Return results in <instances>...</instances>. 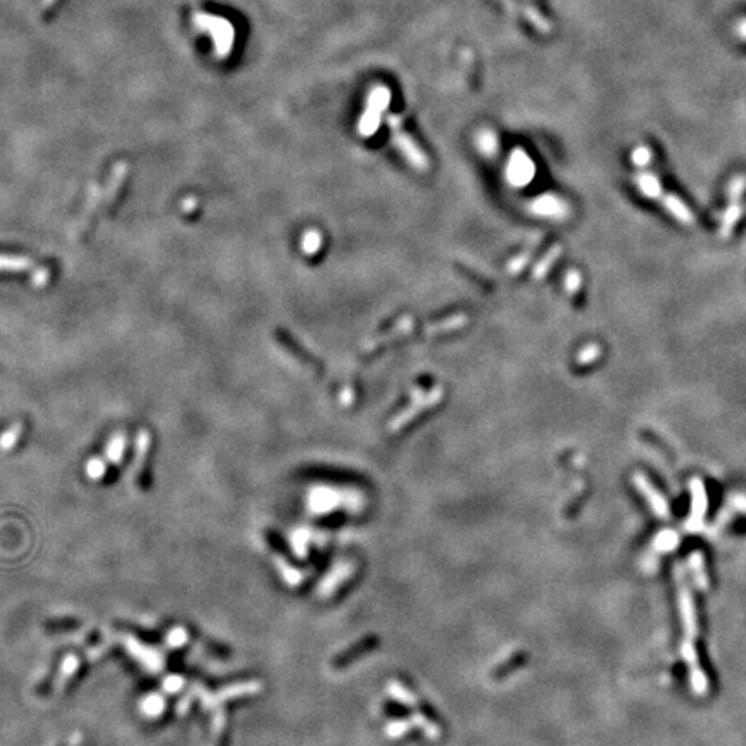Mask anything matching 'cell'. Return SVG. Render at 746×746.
<instances>
[{"label":"cell","instance_id":"5","mask_svg":"<svg viewBox=\"0 0 746 746\" xmlns=\"http://www.w3.org/2000/svg\"><path fill=\"white\" fill-rule=\"evenodd\" d=\"M505 173L510 185L520 189V187H527V185L534 180V177H536V166H534V161L530 159L525 150L515 149L510 154Z\"/></svg>","mask_w":746,"mask_h":746},{"label":"cell","instance_id":"18","mask_svg":"<svg viewBox=\"0 0 746 746\" xmlns=\"http://www.w3.org/2000/svg\"><path fill=\"white\" fill-rule=\"evenodd\" d=\"M411 327H413V320H411V318H409V317H406V318H405V320H401V321H399V324H398V325H396V327H394V328H392V330H391V332H389V334H387V335H384V337H377V339H375V341L368 342V344H366V346H368V348H365V349H366V351H368V349H373V348H377V346H378V344H384V342L394 341V339L401 337V335H403V334H406V332H409V330H411Z\"/></svg>","mask_w":746,"mask_h":746},{"label":"cell","instance_id":"28","mask_svg":"<svg viewBox=\"0 0 746 746\" xmlns=\"http://www.w3.org/2000/svg\"><path fill=\"white\" fill-rule=\"evenodd\" d=\"M49 277H50L49 270H47V268H40V270H36L35 277L32 278V282L35 287H42V285H45L47 282H49Z\"/></svg>","mask_w":746,"mask_h":746},{"label":"cell","instance_id":"22","mask_svg":"<svg viewBox=\"0 0 746 746\" xmlns=\"http://www.w3.org/2000/svg\"><path fill=\"white\" fill-rule=\"evenodd\" d=\"M21 432H23L21 423H14V425L9 427V429L4 432V436L0 438V448H2V449L14 448L16 442H18V439H19V436H21Z\"/></svg>","mask_w":746,"mask_h":746},{"label":"cell","instance_id":"1","mask_svg":"<svg viewBox=\"0 0 746 746\" xmlns=\"http://www.w3.org/2000/svg\"><path fill=\"white\" fill-rule=\"evenodd\" d=\"M194 23L201 32L207 33L213 38L214 52L218 59H225L230 54L235 40V30L228 19L218 18V16L206 14V12H196L194 14Z\"/></svg>","mask_w":746,"mask_h":746},{"label":"cell","instance_id":"9","mask_svg":"<svg viewBox=\"0 0 746 746\" xmlns=\"http://www.w3.org/2000/svg\"><path fill=\"white\" fill-rule=\"evenodd\" d=\"M377 637H373V636H368L365 637V640L358 641V643H354L352 646H349L348 650L344 651L342 655H339L337 658H335V667H346V665L352 664L354 660H358L359 657H363L365 653H368L372 648L377 646Z\"/></svg>","mask_w":746,"mask_h":746},{"label":"cell","instance_id":"23","mask_svg":"<svg viewBox=\"0 0 746 746\" xmlns=\"http://www.w3.org/2000/svg\"><path fill=\"white\" fill-rule=\"evenodd\" d=\"M601 356V348L598 344H587L584 346L583 349L579 351V354H577V363L579 365H591V363L596 361L598 358Z\"/></svg>","mask_w":746,"mask_h":746},{"label":"cell","instance_id":"27","mask_svg":"<svg viewBox=\"0 0 746 746\" xmlns=\"http://www.w3.org/2000/svg\"><path fill=\"white\" fill-rule=\"evenodd\" d=\"M651 159V150L646 149V147H640V149H636L633 152V163L637 164V166H646L648 163H650Z\"/></svg>","mask_w":746,"mask_h":746},{"label":"cell","instance_id":"21","mask_svg":"<svg viewBox=\"0 0 746 746\" xmlns=\"http://www.w3.org/2000/svg\"><path fill=\"white\" fill-rule=\"evenodd\" d=\"M124 442H126V438H124L123 432L114 433V438L111 439L109 446H107V458H109L111 462H114V463L120 462L121 455H123Z\"/></svg>","mask_w":746,"mask_h":746},{"label":"cell","instance_id":"16","mask_svg":"<svg viewBox=\"0 0 746 746\" xmlns=\"http://www.w3.org/2000/svg\"><path fill=\"white\" fill-rule=\"evenodd\" d=\"M636 183H637V187H640L641 192H643L646 197H651V199H660V197L664 196L660 181H658L657 177H653V174L640 173L636 177Z\"/></svg>","mask_w":746,"mask_h":746},{"label":"cell","instance_id":"17","mask_svg":"<svg viewBox=\"0 0 746 746\" xmlns=\"http://www.w3.org/2000/svg\"><path fill=\"white\" fill-rule=\"evenodd\" d=\"M541 240H543V237H541V234H539V237H534L532 240H530V245H529V247H527V251H525V249H523V251L519 254V256H515L512 261H510V264H508V273L517 275V273H520V271H522L523 268H525V264L529 263L530 256H532L534 247H536L537 244H541Z\"/></svg>","mask_w":746,"mask_h":746},{"label":"cell","instance_id":"2","mask_svg":"<svg viewBox=\"0 0 746 746\" xmlns=\"http://www.w3.org/2000/svg\"><path fill=\"white\" fill-rule=\"evenodd\" d=\"M389 104H391V90L387 87H375V89L370 90L368 99H366L365 111H363L361 117L358 121V133L365 139L375 135L381 128L382 116L387 111Z\"/></svg>","mask_w":746,"mask_h":746},{"label":"cell","instance_id":"10","mask_svg":"<svg viewBox=\"0 0 746 746\" xmlns=\"http://www.w3.org/2000/svg\"><path fill=\"white\" fill-rule=\"evenodd\" d=\"M660 201L665 206V210H667L672 216L677 218L679 221H682V223H686V225L693 223V214H691V211L688 210L686 204L682 203L679 197L670 196V194H664V196L660 197Z\"/></svg>","mask_w":746,"mask_h":746},{"label":"cell","instance_id":"26","mask_svg":"<svg viewBox=\"0 0 746 746\" xmlns=\"http://www.w3.org/2000/svg\"><path fill=\"white\" fill-rule=\"evenodd\" d=\"M104 472H106V465H104V462L100 458L90 460L89 465H87V473H89V477H92V479H100V477L104 475Z\"/></svg>","mask_w":746,"mask_h":746},{"label":"cell","instance_id":"13","mask_svg":"<svg viewBox=\"0 0 746 746\" xmlns=\"http://www.w3.org/2000/svg\"><path fill=\"white\" fill-rule=\"evenodd\" d=\"M560 254H562V245H554V247H551L550 251H547V253L536 263V267H534V270H532V277L536 278V280H541V278L546 277L547 271L553 268V264L556 263V260L560 258Z\"/></svg>","mask_w":746,"mask_h":746},{"label":"cell","instance_id":"19","mask_svg":"<svg viewBox=\"0 0 746 746\" xmlns=\"http://www.w3.org/2000/svg\"><path fill=\"white\" fill-rule=\"evenodd\" d=\"M522 14H523V18H525L527 21H529L530 25L537 30V32H541V33L551 32L550 21H547V19L544 18V16L541 14L536 8H532V5H523Z\"/></svg>","mask_w":746,"mask_h":746},{"label":"cell","instance_id":"30","mask_svg":"<svg viewBox=\"0 0 746 746\" xmlns=\"http://www.w3.org/2000/svg\"><path fill=\"white\" fill-rule=\"evenodd\" d=\"M52 2H54V0H43V5H50Z\"/></svg>","mask_w":746,"mask_h":746},{"label":"cell","instance_id":"4","mask_svg":"<svg viewBox=\"0 0 746 746\" xmlns=\"http://www.w3.org/2000/svg\"><path fill=\"white\" fill-rule=\"evenodd\" d=\"M387 124L391 126L392 142L398 147L399 152L405 156V159L408 161L413 168H416V170H427V168H429V159H427V156L423 154V150L416 146L415 140L403 130L401 116H398V114H389Z\"/></svg>","mask_w":746,"mask_h":746},{"label":"cell","instance_id":"3","mask_svg":"<svg viewBox=\"0 0 746 746\" xmlns=\"http://www.w3.org/2000/svg\"><path fill=\"white\" fill-rule=\"evenodd\" d=\"M442 398H444V389H442L441 385L430 389L429 392L427 391L413 392L411 403H409V405L406 406V408L403 409L396 418H392V422L389 423V430H391V432H399L403 427H406L409 422H413L420 413L427 411V409L439 405V403L442 401Z\"/></svg>","mask_w":746,"mask_h":746},{"label":"cell","instance_id":"29","mask_svg":"<svg viewBox=\"0 0 746 746\" xmlns=\"http://www.w3.org/2000/svg\"><path fill=\"white\" fill-rule=\"evenodd\" d=\"M197 210V199L196 197H185L183 201H181V211L183 213H194V211Z\"/></svg>","mask_w":746,"mask_h":746},{"label":"cell","instance_id":"15","mask_svg":"<svg viewBox=\"0 0 746 746\" xmlns=\"http://www.w3.org/2000/svg\"><path fill=\"white\" fill-rule=\"evenodd\" d=\"M321 244H324V235L317 228H309L301 237V251L306 256H315L320 253Z\"/></svg>","mask_w":746,"mask_h":746},{"label":"cell","instance_id":"11","mask_svg":"<svg viewBox=\"0 0 746 746\" xmlns=\"http://www.w3.org/2000/svg\"><path fill=\"white\" fill-rule=\"evenodd\" d=\"M475 144L479 152L486 157H494L499 150V140H497L496 133L493 130H480L477 133Z\"/></svg>","mask_w":746,"mask_h":746},{"label":"cell","instance_id":"20","mask_svg":"<svg viewBox=\"0 0 746 746\" xmlns=\"http://www.w3.org/2000/svg\"><path fill=\"white\" fill-rule=\"evenodd\" d=\"M465 324H466L465 315H455V317H449L448 320L433 324L432 327H427V334H442V332H451V330H455V328L463 327Z\"/></svg>","mask_w":746,"mask_h":746},{"label":"cell","instance_id":"24","mask_svg":"<svg viewBox=\"0 0 746 746\" xmlns=\"http://www.w3.org/2000/svg\"><path fill=\"white\" fill-rule=\"evenodd\" d=\"M580 285H583V275H580L577 270L567 271V275H565V291H569L570 294H576V292L580 289Z\"/></svg>","mask_w":746,"mask_h":746},{"label":"cell","instance_id":"14","mask_svg":"<svg viewBox=\"0 0 746 746\" xmlns=\"http://www.w3.org/2000/svg\"><path fill=\"white\" fill-rule=\"evenodd\" d=\"M633 480H634V486H636L637 489H640L641 493H643L644 496H646L648 501H650L651 505H653V508L657 510L658 513H662V510H664V512H665V510H667V508H665L664 499H662V497L658 496L657 490H655V489H653V486H651V484L648 482L646 479H644V475H641V473H636V475H634V479H633Z\"/></svg>","mask_w":746,"mask_h":746},{"label":"cell","instance_id":"25","mask_svg":"<svg viewBox=\"0 0 746 746\" xmlns=\"http://www.w3.org/2000/svg\"><path fill=\"white\" fill-rule=\"evenodd\" d=\"M523 658H527L525 655H523V653H519V655H515V657H513V658H510V660H506V662H505V665H501V667L496 668V670H494V675H496V679H497V675H499V677H503V675L508 674L510 670H513V668H517V667H519V665H522Z\"/></svg>","mask_w":746,"mask_h":746},{"label":"cell","instance_id":"8","mask_svg":"<svg viewBox=\"0 0 746 746\" xmlns=\"http://www.w3.org/2000/svg\"><path fill=\"white\" fill-rule=\"evenodd\" d=\"M126 177H128V164L121 161V163H117L116 166L113 168V171H111V174H109V181H107V185H106V189L102 190V204H100V213H104V214L109 213V210L113 207L114 201L117 199L121 189H123V183H124V180H126Z\"/></svg>","mask_w":746,"mask_h":746},{"label":"cell","instance_id":"6","mask_svg":"<svg viewBox=\"0 0 746 746\" xmlns=\"http://www.w3.org/2000/svg\"><path fill=\"white\" fill-rule=\"evenodd\" d=\"M100 204H102V189H100L99 185H92L89 190V196H87L85 203H83L82 211H80L78 218H76L75 225H73L71 228L73 240H78V238H82L83 235L87 234L95 214L100 213Z\"/></svg>","mask_w":746,"mask_h":746},{"label":"cell","instance_id":"7","mask_svg":"<svg viewBox=\"0 0 746 746\" xmlns=\"http://www.w3.org/2000/svg\"><path fill=\"white\" fill-rule=\"evenodd\" d=\"M529 211L532 214H536V216L563 221L569 218L570 206L562 197L554 196V194H544V196L536 197V199L529 204Z\"/></svg>","mask_w":746,"mask_h":746},{"label":"cell","instance_id":"12","mask_svg":"<svg viewBox=\"0 0 746 746\" xmlns=\"http://www.w3.org/2000/svg\"><path fill=\"white\" fill-rule=\"evenodd\" d=\"M33 268V261L25 256H11V254H0V271H9V273H21Z\"/></svg>","mask_w":746,"mask_h":746}]
</instances>
